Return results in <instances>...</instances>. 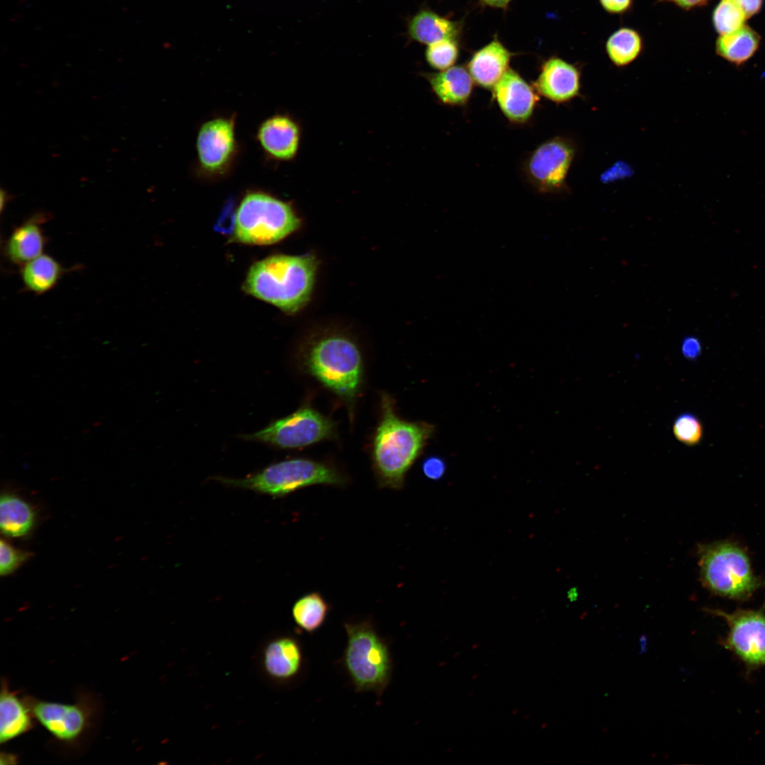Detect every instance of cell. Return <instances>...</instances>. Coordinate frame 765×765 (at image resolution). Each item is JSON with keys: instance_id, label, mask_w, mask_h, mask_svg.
Listing matches in <instances>:
<instances>
[{"instance_id": "obj_15", "label": "cell", "mask_w": 765, "mask_h": 765, "mask_svg": "<svg viewBox=\"0 0 765 765\" xmlns=\"http://www.w3.org/2000/svg\"><path fill=\"white\" fill-rule=\"evenodd\" d=\"M256 139L266 158L278 162L290 161L298 151L300 129L289 115L276 113L261 123Z\"/></svg>"}, {"instance_id": "obj_23", "label": "cell", "mask_w": 765, "mask_h": 765, "mask_svg": "<svg viewBox=\"0 0 765 765\" xmlns=\"http://www.w3.org/2000/svg\"><path fill=\"white\" fill-rule=\"evenodd\" d=\"M62 272L55 259L42 254L21 266V278L28 290L40 295L55 286Z\"/></svg>"}, {"instance_id": "obj_30", "label": "cell", "mask_w": 765, "mask_h": 765, "mask_svg": "<svg viewBox=\"0 0 765 765\" xmlns=\"http://www.w3.org/2000/svg\"><path fill=\"white\" fill-rule=\"evenodd\" d=\"M31 554L16 549L4 540L0 543V573L8 575L28 560Z\"/></svg>"}, {"instance_id": "obj_29", "label": "cell", "mask_w": 765, "mask_h": 765, "mask_svg": "<svg viewBox=\"0 0 765 765\" xmlns=\"http://www.w3.org/2000/svg\"><path fill=\"white\" fill-rule=\"evenodd\" d=\"M672 431L679 442L689 446L698 445L703 436L701 421L695 414L688 412L681 414L675 419Z\"/></svg>"}, {"instance_id": "obj_26", "label": "cell", "mask_w": 765, "mask_h": 765, "mask_svg": "<svg viewBox=\"0 0 765 765\" xmlns=\"http://www.w3.org/2000/svg\"><path fill=\"white\" fill-rule=\"evenodd\" d=\"M644 42L635 29L622 27L612 33L606 40L605 48L611 62L618 67L628 66L641 54Z\"/></svg>"}, {"instance_id": "obj_17", "label": "cell", "mask_w": 765, "mask_h": 765, "mask_svg": "<svg viewBox=\"0 0 765 765\" xmlns=\"http://www.w3.org/2000/svg\"><path fill=\"white\" fill-rule=\"evenodd\" d=\"M513 55L498 39L494 38L473 54L466 67L475 84L492 91L509 69Z\"/></svg>"}, {"instance_id": "obj_25", "label": "cell", "mask_w": 765, "mask_h": 765, "mask_svg": "<svg viewBox=\"0 0 765 765\" xmlns=\"http://www.w3.org/2000/svg\"><path fill=\"white\" fill-rule=\"evenodd\" d=\"M331 606L324 596L313 591L300 597L293 604L292 616L300 630L313 634L325 623Z\"/></svg>"}, {"instance_id": "obj_5", "label": "cell", "mask_w": 765, "mask_h": 765, "mask_svg": "<svg viewBox=\"0 0 765 765\" xmlns=\"http://www.w3.org/2000/svg\"><path fill=\"white\" fill-rule=\"evenodd\" d=\"M697 552L702 584L715 595L742 601L765 586L754 574L747 552L735 543L701 544Z\"/></svg>"}, {"instance_id": "obj_14", "label": "cell", "mask_w": 765, "mask_h": 765, "mask_svg": "<svg viewBox=\"0 0 765 765\" xmlns=\"http://www.w3.org/2000/svg\"><path fill=\"white\" fill-rule=\"evenodd\" d=\"M532 85L540 96L555 103H567L579 95L581 71L574 64L551 57L543 62Z\"/></svg>"}, {"instance_id": "obj_20", "label": "cell", "mask_w": 765, "mask_h": 765, "mask_svg": "<svg viewBox=\"0 0 765 765\" xmlns=\"http://www.w3.org/2000/svg\"><path fill=\"white\" fill-rule=\"evenodd\" d=\"M46 215L38 214L16 227L5 244V255L11 263L23 266L42 254L45 237L41 227Z\"/></svg>"}, {"instance_id": "obj_27", "label": "cell", "mask_w": 765, "mask_h": 765, "mask_svg": "<svg viewBox=\"0 0 765 765\" xmlns=\"http://www.w3.org/2000/svg\"><path fill=\"white\" fill-rule=\"evenodd\" d=\"M747 18L744 11L730 0H721L713 14L714 27L720 35L740 29Z\"/></svg>"}, {"instance_id": "obj_4", "label": "cell", "mask_w": 765, "mask_h": 765, "mask_svg": "<svg viewBox=\"0 0 765 765\" xmlns=\"http://www.w3.org/2000/svg\"><path fill=\"white\" fill-rule=\"evenodd\" d=\"M346 645L341 659L357 693L373 692L381 698L392 674L390 646L370 620L344 623Z\"/></svg>"}, {"instance_id": "obj_6", "label": "cell", "mask_w": 765, "mask_h": 765, "mask_svg": "<svg viewBox=\"0 0 765 765\" xmlns=\"http://www.w3.org/2000/svg\"><path fill=\"white\" fill-rule=\"evenodd\" d=\"M232 487L254 491L274 498L315 484L344 486L347 477L336 468L308 458H292L271 464L244 478L215 477Z\"/></svg>"}, {"instance_id": "obj_35", "label": "cell", "mask_w": 765, "mask_h": 765, "mask_svg": "<svg viewBox=\"0 0 765 765\" xmlns=\"http://www.w3.org/2000/svg\"><path fill=\"white\" fill-rule=\"evenodd\" d=\"M684 9H691L704 5L708 0H670Z\"/></svg>"}, {"instance_id": "obj_18", "label": "cell", "mask_w": 765, "mask_h": 765, "mask_svg": "<svg viewBox=\"0 0 765 765\" xmlns=\"http://www.w3.org/2000/svg\"><path fill=\"white\" fill-rule=\"evenodd\" d=\"M34 717L26 696L21 697L10 689L6 679H1L0 694V743L1 744L25 734L34 727Z\"/></svg>"}, {"instance_id": "obj_21", "label": "cell", "mask_w": 765, "mask_h": 765, "mask_svg": "<svg viewBox=\"0 0 765 765\" xmlns=\"http://www.w3.org/2000/svg\"><path fill=\"white\" fill-rule=\"evenodd\" d=\"M461 32V25L441 16L434 11L423 8L407 21V35L410 40L429 45L444 40H455Z\"/></svg>"}, {"instance_id": "obj_19", "label": "cell", "mask_w": 765, "mask_h": 765, "mask_svg": "<svg viewBox=\"0 0 765 765\" xmlns=\"http://www.w3.org/2000/svg\"><path fill=\"white\" fill-rule=\"evenodd\" d=\"M424 76L442 103L464 106L469 102L475 82L467 67L455 65L445 70L424 73Z\"/></svg>"}, {"instance_id": "obj_31", "label": "cell", "mask_w": 765, "mask_h": 765, "mask_svg": "<svg viewBox=\"0 0 765 765\" xmlns=\"http://www.w3.org/2000/svg\"><path fill=\"white\" fill-rule=\"evenodd\" d=\"M681 351L686 359L696 361L702 353L701 343L695 336H686L681 342Z\"/></svg>"}, {"instance_id": "obj_36", "label": "cell", "mask_w": 765, "mask_h": 765, "mask_svg": "<svg viewBox=\"0 0 765 765\" xmlns=\"http://www.w3.org/2000/svg\"><path fill=\"white\" fill-rule=\"evenodd\" d=\"M511 1V0H480L484 5L499 8H506Z\"/></svg>"}, {"instance_id": "obj_12", "label": "cell", "mask_w": 765, "mask_h": 765, "mask_svg": "<svg viewBox=\"0 0 765 765\" xmlns=\"http://www.w3.org/2000/svg\"><path fill=\"white\" fill-rule=\"evenodd\" d=\"M706 612L725 621L728 632L720 644L740 659L747 672L765 667V604L757 610L728 613L708 608Z\"/></svg>"}, {"instance_id": "obj_34", "label": "cell", "mask_w": 765, "mask_h": 765, "mask_svg": "<svg viewBox=\"0 0 765 765\" xmlns=\"http://www.w3.org/2000/svg\"><path fill=\"white\" fill-rule=\"evenodd\" d=\"M738 6L749 18L760 10L763 0H730Z\"/></svg>"}, {"instance_id": "obj_22", "label": "cell", "mask_w": 765, "mask_h": 765, "mask_svg": "<svg viewBox=\"0 0 765 765\" xmlns=\"http://www.w3.org/2000/svg\"><path fill=\"white\" fill-rule=\"evenodd\" d=\"M35 514L33 508L20 497L5 494L0 502V527L8 537L19 538L33 528Z\"/></svg>"}, {"instance_id": "obj_32", "label": "cell", "mask_w": 765, "mask_h": 765, "mask_svg": "<svg viewBox=\"0 0 765 765\" xmlns=\"http://www.w3.org/2000/svg\"><path fill=\"white\" fill-rule=\"evenodd\" d=\"M422 470L427 477L438 480L443 475L445 465L440 458L431 457L424 461Z\"/></svg>"}, {"instance_id": "obj_11", "label": "cell", "mask_w": 765, "mask_h": 765, "mask_svg": "<svg viewBox=\"0 0 765 765\" xmlns=\"http://www.w3.org/2000/svg\"><path fill=\"white\" fill-rule=\"evenodd\" d=\"M576 154L574 142L556 136L538 145L522 164L527 183L540 193L566 191L567 177Z\"/></svg>"}, {"instance_id": "obj_13", "label": "cell", "mask_w": 765, "mask_h": 765, "mask_svg": "<svg viewBox=\"0 0 765 765\" xmlns=\"http://www.w3.org/2000/svg\"><path fill=\"white\" fill-rule=\"evenodd\" d=\"M492 99L511 123H528L534 113L540 96L516 71L509 68L492 90Z\"/></svg>"}, {"instance_id": "obj_38", "label": "cell", "mask_w": 765, "mask_h": 765, "mask_svg": "<svg viewBox=\"0 0 765 765\" xmlns=\"http://www.w3.org/2000/svg\"><path fill=\"white\" fill-rule=\"evenodd\" d=\"M658 1H670V0H658Z\"/></svg>"}, {"instance_id": "obj_2", "label": "cell", "mask_w": 765, "mask_h": 765, "mask_svg": "<svg viewBox=\"0 0 765 765\" xmlns=\"http://www.w3.org/2000/svg\"><path fill=\"white\" fill-rule=\"evenodd\" d=\"M319 261L311 253L276 254L252 265L244 290L288 314L305 307L311 299Z\"/></svg>"}, {"instance_id": "obj_1", "label": "cell", "mask_w": 765, "mask_h": 765, "mask_svg": "<svg viewBox=\"0 0 765 765\" xmlns=\"http://www.w3.org/2000/svg\"><path fill=\"white\" fill-rule=\"evenodd\" d=\"M301 368L336 395L352 411L363 373L361 351L348 334L327 329L311 336L299 355Z\"/></svg>"}, {"instance_id": "obj_7", "label": "cell", "mask_w": 765, "mask_h": 765, "mask_svg": "<svg viewBox=\"0 0 765 765\" xmlns=\"http://www.w3.org/2000/svg\"><path fill=\"white\" fill-rule=\"evenodd\" d=\"M301 220L290 204L262 191H247L236 210L233 237L240 243L273 244L298 230Z\"/></svg>"}, {"instance_id": "obj_37", "label": "cell", "mask_w": 765, "mask_h": 765, "mask_svg": "<svg viewBox=\"0 0 765 765\" xmlns=\"http://www.w3.org/2000/svg\"><path fill=\"white\" fill-rule=\"evenodd\" d=\"M1 764H16L17 762V756L10 753H1Z\"/></svg>"}, {"instance_id": "obj_9", "label": "cell", "mask_w": 765, "mask_h": 765, "mask_svg": "<svg viewBox=\"0 0 765 765\" xmlns=\"http://www.w3.org/2000/svg\"><path fill=\"white\" fill-rule=\"evenodd\" d=\"M335 423L309 406L271 422L264 429L239 436L244 440L283 449L300 448L332 438Z\"/></svg>"}, {"instance_id": "obj_28", "label": "cell", "mask_w": 765, "mask_h": 765, "mask_svg": "<svg viewBox=\"0 0 765 765\" xmlns=\"http://www.w3.org/2000/svg\"><path fill=\"white\" fill-rule=\"evenodd\" d=\"M459 55L458 41L444 40L427 45L425 59L430 67L438 71L445 70L456 62Z\"/></svg>"}, {"instance_id": "obj_8", "label": "cell", "mask_w": 765, "mask_h": 765, "mask_svg": "<svg viewBox=\"0 0 765 765\" xmlns=\"http://www.w3.org/2000/svg\"><path fill=\"white\" fill-rule=\"evenodd\" d=\"M34 718L57 742L68 746L78 744L90 732L98 714L96 700L80 694L72 704L42 701L26 696Z\"/></svg>"}, {"instance_id": "obj_16", "label": "cell", "mask_w": 765, "mask_h": 765, "mask_svg": "<svg viewBox=\"0 0 765 765\" xmlns=\"http://www.w3.org/2000/svg\"><path fill=\"white\" fill-rule=\"evenodd\" d=\"M303 664L302 646L293 636H278L268 642L264 649L263 668L268 676L278 682L294 680L300 675Z\"/></svg>"}, {"instance_id": "obj_3", "label": "cell", "mask_w": 765, "mask_h": 765, "mask_svg": "<svg viewBox=\"0 0 765 765\" xmlns=\"http://www.w3.org/2000/svg\"><path fill=\"white\" fill-rule=\"evenodd\" d=\"M380 402L382 416L373 446V471L380 487L399 490L432 430L425 424L400 418L387 394H382Z\"/></svg>"}, {"instance_id": "obj_24", "label": "cell", "mask_w": 765, "mask_h": 765, "mask_svg": "<svg viewBox=\"0 0 765 765\" xmlns=\"http://www.w3.org/2000/svg\"><path fill=\"white\" fill-rule=\"evenodd\" d=\"M759 41L754 30L743 26L732 33L721 35L716 42V52L727 61L740 65L754 55Z\"/></svg>"}, {"instance_id": "obj_10", "label": "cell", "mask_w": 765, "mask_h": 765, "mask_svg": "<svg viewBox=\"0 0 765 765\" xmlns=\"http://www.w3.org/2000/svg\"><path fill=\"white\" fill-rule=\"evenodd\" d=\"M196 151L200 176L215 180L228 175L239 153L234 115L216 116L203 123L196 135Z\"/></svg>"}, {"instance_id": "obj_33", "label": "cell", "mask_w": 765, "mask_h": 765, "mask_svg": "<svg viewBox=\"0 0 765 765\" xmlns=\"http://www.w3.org/2000/svg\"><path fill=\"white\" fill-rule=\"evenodd\" d=\"M599 2L607 13L621 15L630 11L633 0H599Z\"/></svg>"}]
</instances>
